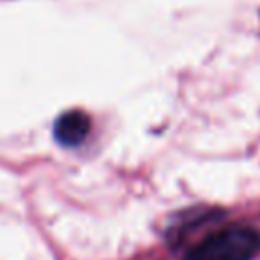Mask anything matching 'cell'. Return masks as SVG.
Listing matches in <instances>:
<instances>
[{
    "instance_id": "obj_1",
    "label": "cell",
    "mask_w": 260,
    "mask_h": 260,
    "mask_svg": "<svg viewBox=\"0 0 260 260\" xmlns=\"http://www.w3.org/2000/svg\"><path fill=\"white\" fill-rule=\"evenodd\" d=\"M260 250V234L250 225H230L199 242L185 260H250Z\"/></svg>"
},
{
    "instance_id": "obj_2",
    "label": "cell",
    "mask_w": 260,
    "mask_h": 260,
    "mask_svg": "<svg viewBox=\"0 0 260 260\" xmlns=\"http://www.w3.org/2000/svg\"><path fill=\"white\" fill-rule=\"evenodd\" d=\"M91 130V120L83 110H69L63 112L53 124V136L63 146H77L81 144Z\"/></svg>"
}]
</instances>
